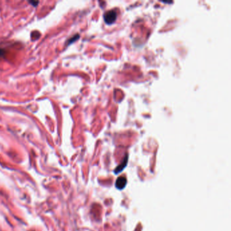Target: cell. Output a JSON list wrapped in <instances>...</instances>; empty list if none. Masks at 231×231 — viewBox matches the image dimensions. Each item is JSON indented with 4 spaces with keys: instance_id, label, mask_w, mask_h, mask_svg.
Segmentation results:
<instances>
[{
    "instance_id": "6da1fadb",
    "label": "cell",
    "mask_w": 231,
    "mask_h": 231,
    "mask_svg": "<svg viewBox=\"0 0 231 231\" xmlns=\"http://www.w3.org/2000/svg\"><path fill=\"white\" fill-rule=\"evenodd\" d=\"M104 22L108 25H111L116 21L117 15V12L114 10H109L106 12L103 15Z\"/></svg>"
},
{
    "instance_id": "7a4b0ae2",
    "label": "cell",
    "mask_w": 231,
    "mask_h": 231,
    "mask_svg": "<svg viewBox=\"0 0 231 231\" xmlns=\"http://www.w3.org/2000/svg\"><path fill=\"white\" fill-rule=\"evenodd\" d=\"M127 184V180L124 176H120L117 179L116 183H115V186L119 190H122L124 189Z\"/></svg>"
},
{
    "instance_id": "3957f363",
    "label": "cell",
    "mask_w": 231,
    "mask_h": 231,
    "mask_svg": "<svg viewBox=\"0 0 231 231\" xmlns=\"http://www.w3.org/2000/svg\"><path fill=\"white\" fill-rule=\"evenodd\" d=\"M127 162H128V156H126V157L125 158V159H124V163H121L120 165H119V166L117 167V169L115 170V172L116 173V174H117V173L121 172L122 169H124V167L126 166Z\"/></svg>"
},
{
    "instance_id": "277c9868",
    "label": "cell",
    "mask_w": 231,
    "mask_h": 231,
    "mask_svg": "<svg viewBox=\"0 0 231 231\" xmlns=\"http://www.w3.org/2000/svg\"><path fill=\"white\" fill-rule=\"evenodd\" d=\"M79 35H78V34L75 35L73 37H72L71 38L70 40L68 41V42H67V44H72L73 42H75L76 40H77L78 39H79Z\"/></svg>"
},
{
    "instance_id": "5b68a950",
    "label": "cell",
    "mask_w": 231,
    "mask_h": 231,
    "mask_svg": "<svg viewBox=\"0 0 231 231\" xmlns=\"http://www.w3.org/2000/svg\"><path fill=\"white\" fill-rule=\"evenodd\" d=\"M5 54V50L3 49H0V57H2Z\"/></svg>"
},
{
    "instance_id": "8992f818",
    "label": "cell",
    "mask_w": 231,
    "mask_h": 231,
    "mask_svg": "<svg viewBox=\"0 0 231 231\" xmlns=\"http://www.w3.org/2000/svg\"><path fill=\"white\" fill-rule=\"evenodd\" d=\"M29 3H31L33 6H37V5L39 3L38 1H29Z\"/></svg>"
}]
</instances>
